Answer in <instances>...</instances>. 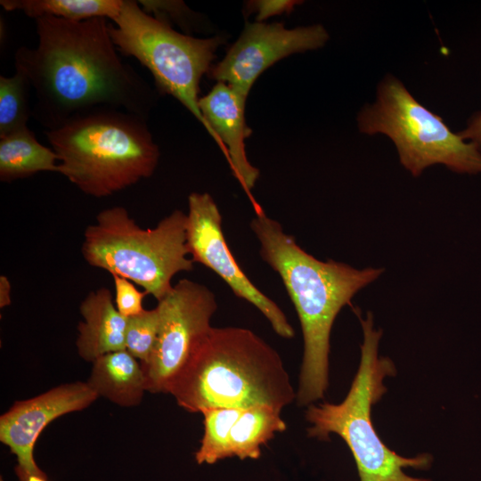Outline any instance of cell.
I'll list each match as a JSON object with an SVG mask.
<instances>
[{"label":"cell","instance_id":"1","mask_svg":"<svg viewBox=\"0 0 481 481\" xmlns=\"http://www.w3.org/2000/svg\"><path fill=\"white\" fill-rule=\"evenodd\" d=\"M107 20L37 18V46L16 51L15 69L35 92L32 118L46 130L101 110L148 117L153 91L118 56Z\"/></svg>","mask_w":481,"mask_h":481},{"label":"cell","instance_id":"2","mask_svg":"<svg viewBox=\"0 0 481 481\" xmlns=\"http://www.w3.org/2000/svg\"><path fill=\"white\" fill-rule=\"evenodd\" d=\"M250 227L261 258L281 277L300 321L304 353L296 401L299 406H309L322 398L328 387L330 337L337 315L384 269L319 260L262 208L255 211Z\"/></svg>","mask_w":481,"mask_h":481},{"label":"cell","instance_id":"3","mask_svg":"<svg viewBox=\"0 0 481 481\" xmlns=\"http://www.w3.org/2000/svg\"><path fill=\"white\" fill-rule=\"evenodd\" d=\"M167 394L192 413L257 405L281 412L296 399L278 352L251 330L232 326L210 328Z\"/></svg>","mask_w":481,"mask_h":481},{"label":"cell","instance_id":"4","mask_svg":"<svg viewBox=\"0 0 481 481\" xmlns=\"http://www.w3.org/2000/svg\"><path fill=\"white\" fill-rule=\"evenodd\" d=\"M59 173L84 193L102 198L151 176L159 150L146 119L101 110L45 131Z\"/></svg>","mask_w":481,"mask_h":481},{"label":"cell","instance_id":"5","mask_svg":"<svg viewBox=\"0 0 481 481\" xmlns=\"http://www.w3.org/2000/svg\"><path fill=\"white\" fill-rule=\"evenodd\" d=\"M360 318L363 333L358 371L346 398L338 404H310L306 420L310 423L308 436L325 440L338 435L348 445L356 463L360 481H428L405 474L404 468L426 469L432 458L420 454L403 457L390 450L374 429L371 407L386 392L383 380L395 373L394 363L379 357L382 335L375 330L371 313Z\"/></svg>","mask_w":481,"mask_h":481},{"label":"cell","instance_id":"6","mask_svg":"<svg viewBox=\"0 0 481 481\" xmlns=\"http://www.w3.org/2000/svg\"><path fill=\"white\" fill-rule=\"evenodd\" d=\"M187 214L179 209L154 228L138 225L123 207L102 210L84 232L81 253L91 266L140 285L158 301L173 277L193 269L186 244Z\"/></svg>","mask_w":481,"mask_h":481},{"label":"cell","instance_id":"7","mask_svg":"<svg viewBox=\"0 0 481 481\" xmlns=\"http://www.w3.org/2000/svg\"><path fill=\"white\" fill-rule=\"evenodd\" d=\"M357 125L363 134L388 137L401 165L413 176L438 164L459 174L481 173L477 147L452 132L392 74L379 82L375 100L359 111Z\"/></svg>","mask_w":481,"mask_h":481},{"label":"cell","instance_id":"8","mask_svg":"<svg viewBox=\"0 0 481 481\" xmlns=\"http://www.w3.org/2000/svg\"><path fill=\"white\" fill-rule=\"evenodd\" d=\"M109 30L117 49L145 66L159 91L177 99L208 131L199 107L200 81L209 72L223 38H196L176 32L132 0H124Z\"/></svg>","mask_w":481,"mask_h":481},{"label":"cell","instance_id":"9","mask_svg":"<svg viewBox=\"0 0 481 481\" xmlns=\"http://www.w3.org/2000/svg\"><path fill=\"white\" fill-rule=\"evenodd\" d=\"M160 324L150 360L141 363L146 391L168 393V389L192 353L212 327L217 309L215 294L207 286L182 279L159 301Z\"/></svg>","mask_w":481,"mask_h":481},{"label":"cell","instance_id":"10","mask_svg":"<svg viewBox=\"0 0 481 481\" xmlns=\"http://www.w3.org/2000/svg\"><path fill=\"white\" fill-rule=\"evenodd\" d=\"M186 244L193 262L215 272L238 298L255 306L281 337L291 338L294 329L282 310L242 271L228 248L222 231V216L207 192L188 197Z\"/></svg>","mask_w":481,"mask_h":481},{"label":"cell","instance_id":"11","mask_svg":"<svg viewBox=\"0 0 481 481\" xmlns=\"http://www.w3.org/2000/svg\"><path fill=\"white\" fill-rule=\"evenodd\" d=\"M329 34L315 24L287 29L281 23H247L224 58L209 74L248 97L257 78L267 68L292 53L322 47Z\"/></svg>","mask_w":481,"mask_h":481},{"label":"cell","instance_id":"12","mask_svg":"<svg viewBox=\"0 0 481 481\" xmlns=\"http://www.w3.org/2000/svg\"><path fill=\"white\" fill-rule=\"evenodd\" d=\"M98 395L87 382L59 385L37 396L17 401L0 417V441L17 458V474H40L34 447L42 431L55 419L90 406Z\"/></svg>","mask_w":481,"mask_h":481},{"label":"cell","instance_id":"13","mask_svg":"<svg viewBox=\"0 0 481 481\" xmlns=\"http://www.w3.org/2000/svg\"><path fill=\"white\" fill-rule=\"evenodd\" d=\"M247 97L229 85L217 82L211 91L200 98L199 107L208 133L224 153L243 189L249 193L259 175L248 160L244 140L251 130L246 125Z\"/></svg>","mask_w":481,"mask_h":481},{"label":"cell","instance_id":"14","mask_svg":"<svg viewBox=\"0 0 481 481\" xmlns=\"http://www.w3.org/2000/svg\"><path fill=\"white\" fill-rule=\"evenodd\" d=\"M79 311L84 320L77 326L76 346L81 358L94 363L108 353L126 349L127 318L117 310L109 289L91 291Z\"/></svg>","mask_w":481,"mask_h":481},{"label":"cell","instance_id":"15","mask_svg":"<svg viewBox=\"0 0 481 481\" xmlns=\"http://www.w3.org/2000/svg\"><path fill=\"white\" fill-rule=\"evenodd\" d=\"M86 382L99 397L122 407L140 404L146 392L141 363L126 349L97 358Z\"/></svg>","mask_w":481,"mask_h":481},{"label":"cell","instance_id":"16","mask_svg":"<svg viewBox=\"0 0 481 481\" xmlns=\"http://www.w3.org/2000/svg\"><path fill=\"white\" fill-rule=\"evenodd\" d=\"M59 158L41 144L28 126L0 137V180L4 183L38 172L59 173Z\"/></svg>","mask_w":481,"mask_h":481},{"label":"cell","instance_id":"17","mask_svg":"<svg viewBox=\"0 0 481 481\" xmlns=\"http://www.w3.org/2000/svg\"><path fill=\"white\" fill-rule=\"evenodd\" d=\"M286 428L281 411L273 407L257 405L244 409L231 430L228 456L258 459L261 446Z\"/></svg>","mask_w":481,"mask_h":481},{"label":"cell","instance_id":"18","mask_svg":"<svg viewBox=\"0 0 481 481\" xmlns=\"http://www.w3.org/2000/svg\"><path fill=\"white\" fill-rule=\"evenodd\" d=\"M124 0H1L7 12L20 11L35 20L52 16L73 21L95 17L113 20L120 12Z\"/></svg>","mask_w":481,"mask_h":481},{"label":"cell","instance_id":"19","mask_svg":"<svg viewBox=\"0 0 481 481\" xmlns=\"http://www.w3.org/2000/svg\"><path fill=\"white\" fill-rule=\"evenodd\" d=\"M244 409L215 408L203 411L204 433L195 453L198 464H214L228 458L231 430Z\"/></svg>","mask_w":481,"mask_h":481},{"label":"cell","instance_id":"20","mask_svg":"<svg viewBox=\"0 0 481 481\" xmlns=\"http://www.w3.org/2000/svg\"><path fill=\"white\" fill-rule=\"evenodd\" d=\"M30 89L29 79L20 72L0 76V137L27 127L32 117Z\"/></svg>","mask_w":481,"mask_h":481},{"label":"cell","instance_id":"21","mask_svg":"<svg viewBox=\"0 0 481 481\" xmlns=\"http://www.w3.org/2000/svg\"><path fill=\"white\" fill-rule=\"evenodd\" d=\"M160 324L158 307L127 318L126 349L141 363H147L155 347Z\"/></svg>","mask_w":481,"mask_h":481},{"label":"cell","instance_id":"22","mask_svg":"<svg viewBox=\"0 0 481 481\" xmlns=\"http://www.w3.org/2000/svg\"><path fill=\"white\" fill-rule=\"evenodd\" d=\"M115 289V306L125 318L141 314L145 311L143 300L147 291L138 290L134 282L118 275H111Z\"/></svg>","mask_w":481,"mask_h":481},{"label":"cell","instance_id":"23","mask_svg":"<svg viewBox=\"0 0 481 481\" xmlns=\"http://www.w3.org/2000/svg\"><path fill=\"white\" fill-rule=\"evenodd\" d=\"M298 3L300 2L289 0H259L251 2L249 5L257 12V21H262L273 15L289 12Z\"/></svg>","mask_w":481,"mask_h":481},{"label":"cell","instance_id":"24","mask_svg":"<svg viewBox=\"0 0 481 481\" xmlns=\"http://www.w3.org/2000/svg\"><path fill=\"white\" fill-rule=\"evenodd\" d=\"M465 141L474 143L481 151V111H477L468 119L466 126L457 132Z\"/></svg>","mask_w":481,"mask_h":481},{"label":"cell","instance_id":"25","mask_svg":"<svg viewBox=\"0 0 481 481\" xmlns=\"http://www.w3.org/2000/svg\"><path fill=\"white\" fill-rule=\"evenodd\" d=\"M12 285L5 275L0 276V307L4 308L11 305Z\"/></svg>","mask_w":481,"mask_h":481},{"label":"cell","instance_id":"26","mask_svg":"<svg viewBox=\"0 0 481 481\" xmlns=\"http://www.w3.org/2000/svg\"><path fill=\"white\" fill-rule=\"evenodd\" d=\"M19 481H49L45 472L40 474H17Z\"/></svg>","mask_w":481,"mask_h":481},{"label":"cell","instance_id":"27","mask_svg":"<svg viewBox=\"0 0 481 481\" xmlns=\"http://www.w3.org/2000/svg\"><path fill=\"white\" fill-rule=\"evenodd\" d=\"M0 481H4L3 478H1Z\"/></svg>","mask_w":481,"mask_h":481}]
</instances>
